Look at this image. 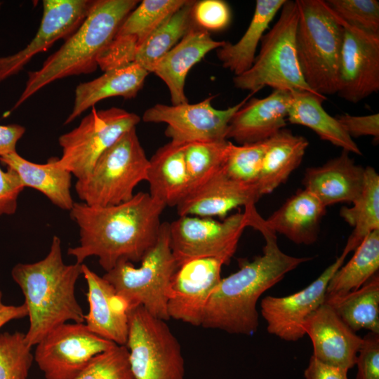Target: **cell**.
Here are the masks:
<instances>
[{
  "instance_id": "obj_1",
  "label": "cell",
  "mask_w": 379,
  "mask_h": 379,
  "mask_svg": "<svg viewBox=\"0 0 379 379\" xmlns=\"http://www.w3.org/2000/svg\"><path fill=\"white\" fill-rule=\"evenodd\" d=\"M164 208L142 192L113 206L74 202L69 215L79 227V242L67 254L79 264L95 256L105 272L121 260L141 261L157 240Z\"/></svg>"
},
{
  "instance_id": "obj_2",
  "label": "cell",
  "mask_w": 379,
  "mask_h": 379,
  "mask_svg": "<svg viewBox=\"0 0 379 379\" xmlns=\"http://www.w3.org/2000/svg\"><path fill=\"white\" fill-rule=\"evenodd\" d=\"M248 227L258 230L265 240L263 253L220 279L204 309L201 326L232 334L251 335L258 327L256 304L261 295L282 280L289 272L312 257H294L279 248L276 233L264 223L255 206L246 209Z\"/></svg>"
},
{
  "instance_id": "obj_3",
  "label": "cell",
  "mask_w": 379,
  "mask_h": 379,
  "mask_svg": "<svg viewBox=\"0 0 379 379\" xmlns=\"http://www.w3.org/2000/svg\"><path fill=\"white\" fill-rule=\"evenodd\" d=\"M82 265L63 262L61 240L54 236L44 259L18 263L13 267L11 276L23 293L27 310L29 326L25 336L31 347L68 321H85V314L75 295Z\"/></svg>"
},
{
  "instance_id": "obj_4",
  "label": "cell",
  "mask_w": 379,
  "mask_h": 379,
  "mask_svg": "<svg viewBox=\"0 0 379 379\" xmlns=\"http://www.w3.org/2000/svg\"><path fill=\"white\" fill-rule=\"evenodd\" d=\"M138 4V0H93L76 31L46 58L40 69L28 72L25 88L8 114L56 80L95 72L100 55Z\"/></svg>"
},
{
  "instance_id": "obj_5",
  "label": "cell",
  "mask_w": 379,
  "mask_h": 379,
  "mask_svg": "<svg viewBox=\"0 0 379 379\" xmlns=\"http://www.w3.org/2000/svg\"><path fill=\"white\" fill-rule=\"evenodd\" d=\"M295 2V49L303 79L318 95L336 94L343 26L324 0Z\"/></svg>"
},
{
  "instance_id": "obj_6",
  "label": "cell",
  "mask_w": 379,
  "mask_h": 379,
  "mask_svg": "<svg viewBox=\"0 0 379 379\" xmlns=\"http://www.w3.org/2000/svg\"><path fill=\"white\" fill-rule=\"evenodd\" d=\"M298 21L295 1L286 0L278 20L262 36L259 53L252 66L233 78L235 88L253 93L267 86L274 90L317 94L305 81L298 61L295 49Z\"/></svg>"
},
{
  "instance_id": "obj_7",
  "label": "cell",
  "mask_w": 379,
  "mask_h": 379,
  "mask_svg": "<svg viewBox=\"0 0 379 379\" xmlns=\"http://www.w3.org/2000/svg\"><path fill=\"white\" fill-rule=\"evenodd\" d=\"M177 268L170 246L169 222H164L157 241L142 257L139 267L121 260L102 277L126 302L128 310L140 305L153 317L167 321V293Z\"/></svg>"
},
{
  "instance_id": "obj_8",
  "label": "cell",
  "mask_w": 379,
  "mask_h": 379,
  "mask_svg": "<svg viewBox=\"0 0 379 379\" xmlns=\"http://www.w3.org/2000/svg\"><path fill=\"white\" fill-rule=\"evenodd\" d=\"M148 168L149 159L133 128L101 155L86 179L77 180L75 191L89 206L117 205L133 197L135 187L147 180Z\"/></svg>"
},
{
  "instance_id": "obj_9",
  "label": "cell",
  "mask_w": 379,
  "mask_h": 379,
  "mask_svg": "<svg viewBox=\"0 0 379 379\" xmlns=\"http://www.w3.org/2000/svg\"><path fill=\"white\" fill-rule=\"evenodd\" d=\"M128 319L126 346L135 379H184L181 347L166 321L140 305L128 310Z\"/></svg>"
},
{
  "instance_id": "obj_10",
  "label": "cell",
  "mask_w": 379,
  "mask_h": 379,
  "mask_svg": "<svg viewBox=\"0 0 379 379\" xmlns=\"http://www.w3.org/2000/svg\"><path fill=\"white\" fill-rule=\"evenodd\" d=\"M140 121L136 114L124 109L93 107L76 128L59 137V164L77 180L86 179L101 155Z\"/></svg>"
},
{
  "instance_id": "obj_11",
  "label": "cell",
  "mask_w": 379,
  "mask_h": 379,
  "mask_svg": "<svg viewBox=\"0 0 379 379\" xmlns=\"http://www.w3.org/2000/svg\"><path fill=\"white\" fill-rule=\"evenodd\" d=\"M246 227L248 220L245 211L222 222L211 218L179 216L169 223L170 246L178 267L201 258H219L228 264Z\"/></svg>"
},
{
  "instance_id": "obj_12",
  "label": "cell",
  "mask_w": 379,
  "mask_h": 379,
  "mask_svg": "<svg viewBox=\"0 0 379 379\" xmlns=\"http://www.w3.org/2000/svg\"><path fill=\"white\" fill-rule=\"evenodd\" d=\"M115 345L84 323H65L36 345L34 359L46 379H74L93 357Z\"/></svg>"
},
{
  "instance_id": "obj_13",
  "label": "cell",
  "mask_w": 379,
  "mask_h": 379,
  "mask_svg": "<svg viewBox=\"0 0 379 379\" xmlns=\"http://www.w3.org/2000/svg\"><path fill=\"white\" fill-rule=\"evenodd\" d=\"M253 94L251 93L238 104L225 109L212 106L213 96L194 104H156L144 112L142 120L147 123H165V135L174 142L222 141L227 140L228 125L234 113Z\"/></svg>"
},
{
  "instance_id": "obj_14",
  "label": "cell",
  "mask_w": 379,
  "mask_h": 379,
  "mask_svg": "<svg viewBox=\"0 0 379 379\" xmlns=\"http://www.w3.org/2000/svg\"><path fill=\"white\" fill-rule=\"evenodd\" d=\"M339 20L344 33L336 94L357 103L379 90V34Z\"/></svg>"
},
{
  "instance_id": "obj_15",
  "label": "cell",
  "mask_w": 379,
  "mask_h": 379,
  "mask_svg": "<svg viewBox=\"0 0 379 379\" xmlns=\"http://www.w3.org/2000/svg\"><path fill=\"white\" fill-rule=\"evenodd\" d=\"M346 257L341 254L317 279L297 293L264 298L260 303L261 314L268 333L286 341L295 342L304 337L306 320L324 303L328 284Z\"/></svg>"
},
{
  "instance_id": "obj_16",
  "label": "cell",
  "mask_w": 379,
  "mask_h": 379,
  "mask_svg": "<svg viewBox=\"0 0 379 379\" xmlns=\"http://www.w3.org/2000/svg\"><path fill=\"white\" fill-rule=\"evenodd\" d=\"M224 261L201 258L186 261L174 273L167 293L168 316L192 326L201 325L208 300L221 279Z\"/></svg>"
},
{
  "instance_id": "obj_17",
  "label": "cell",
  "mask_w": 379,
  "mask_h": 379,
  "mask_svg": "<svg viewBox=\"0 0 379 379\" xmlns=\"http://www.w3.org/2000/svg\"><path fill=\"white\" fill-rule=\"evenodd\" d=\"M91 0H44L39 29L20 51L0 57V83L18 74L38 53L47 51L59 39H67L86 17Z\"/></svg>"
},
{
  "instance_id": "obj_18",
  "label": "cell",
  "mask_w": 379,
  "mask_h": 379,
  "mask_svg": "<svg viewBox=\"0 0 379 379\" xmlns=\"http://www.w3.org/2000/svg\"><path fill=\"white\" fill-rule=\"evenodd\" d=\"M187 1H142L119 27L100 55L98 67L105 72L133 63L138 50L152 32Z\"/></svg>"
},
{
  "instance_id": "obj_19",
  "label": "cell",
  "mask_w": 379,
  "mask_h": 379,
  "mask_svg": "<svg viewBox=\"0 0 379 379\" xmlns=\"http://www.w3.org/2000/svg\"><path fill=\"white\" fill-rule=\"evenodd\" d=\"M304 329L312 340V356L317 360L347 371L356 365L362 338L326 303H323L308 317Z\"/></svg>"
},
{
  "instance_id": "obj_20",
  "label": "cell",
  "mask_w": 379,
  "mask_h": 379,
  "mask_svg": "<svg viewBox=\"0 0 379 379\" xmlns=\"http://www.w3.org/2000/svg\"><path fill=\"white\" fill-rule=\"evenodd\" d=\"M291 99V92L284 90L262 98L251 97L232 117L226 138L238 145L268 140L286 126Z\"/></svg>"
},
{
  "instance_id": "obj_21",
  "label": "cell",
  "mask_w": 379,
  "mask_h": 379,
  "mask_svg": "<svg viewBox=\"0 0 379 379\" xmlns=\"http://www.w3.org/2000/svg\"><path fill=\"white\" fill-rule=\"evenodd\" d=\"M256 185H245L229 178L221 167L192 190L176 206L179 216H225L239 206L255 204L260 199Z\"/></svg>"
},
{
  "instance_id": "obj_22",
  "label": "cell",
  "mask_w": 379,
  "mask_h": 379,
  "mask_svg": "<svg viewBox=\"0 0 379 379\" xmlns=\"http://www.w3.org/2000/svg\"><path fill=\"white\" fill-rule=\"evenodd\" d=\"M82 274L87 283L89 312L85 314L87 328L95 335L126 345L128 333L126 302L102 277L83 263Z\"/></svg>"
},
{
  "instance_id": "obj_23",
  "label": "cell",
  "mask_w": 379,
  "mask_h": 379,
  "mask_svg": "<svg viewBox=\"0 0 379 379\" xmlns=\"http://www.w3.org/2000/svg\"><path fill=\"white\" fill-rule=\"evenodd\" d=\"M364 174L365 168L343 150L324 164L307 168L302 185L327 207L336 203H352L357 198L363 188Z\"/></svg>"
},
{
  "instance_id": "obj_24",
  "label": "cell",
  "mask_w": 379,
  "mask_h": 379,
  "mask_svg": "<svg viewBox=\"0 0 379 379\" xmlns=\"http://www.w3.org/2000/svg\"><path fill=\"white\" fill-rule=\"evenodd\" d=\"M208 32L194 25L182 39L157 63L154 73L167 86L172 105L188 102L185 93L187 75L208 53L221 47Z\"/></svg>"
},
{
  "instance_id": "obj_25",
  "label": "cell",
  "mask_w": 379,
  "mask_h": 379,
  "mask_svg": "<svg viewBox=\"0 0 379 379\" xmlns=\"http://www.w3.org/2000/svg\"><path fill=\"white\" fill-rule=\"evenodd\" d=\"M185 144L170 141L149 159V195L165 207L177 206L191 190L185 159Z\"/></svg>"
},
{
  "instance_id": "obj_26",
  "label": "cell",
  "mask_w": 379,
  "mask_h": 379,
  "mask_svg": "<svg viewBox=\"0 0 379 379\" xmlns=\"http://www.w3.org/2000/svg\"><path fill=\"white\" fill-rule=\"evenodd\" d=\"M326 207L311 192L300 189L274 211L264 223L297 244H314Z\"/></svg>"
},
{
  "instance_id": "obj_27",
  "label": "cell",
  "mask_w": 379,
  "mask_h": 379,
  "mask_svg": "<svg viewBox=\"0 0 379 379\" xmlns=\"http://www.w3.org/2000/svg\"><path fill=\"white\" fill-rule=\"evenodd\" d=\"M59 158L53 157L45 164H35L22 157L17 152L0 157L7 168L19 176L24 186L44 194L53 204L70 211L74 201L71 194L72 173L62 167Z\"/></svg>"
},
{
  "instance_id": "obj_28",
  "label": "cell",
  "mask_w": 379,
  "mask_h": 379,
  "mask_svg": "<svg viewBox=\"0 0 379 379\" xmlns=\"http://www.w3.org/2000/svg\"><path fill=\"white\" fill-rule=\"evenodd\" d=\"M148 72L138 65H130L105 71L99 77L79 84L75 89L74 106L65 124L72 122L99 101L111 97L134 98L142 88Z\"/></svg>"
},
{
  "instance_id": "obj_29",
  "label": "cell",
  "mask_w": 379,
  "mask_h": 379,
  "mask_svg": "<svg viewBox=\"0 0 379 379\" xmlns=\"http://www.w3.org/2000/svg\"><path fill=\"white\" fill-rule=\"evenodd\" d=\"M262 168L256 184L259 196L272 193L286 182L300 164L309 145L307 139L283 128L266 140Z\"/></svg>"
},
{
  "instance_id": "obj_30",
  "label": "cell",
  "mask_w": 379,
  "mask_h": 379,
  "mask_svg": "<svg viewBox=\"0 0 379 379\" xmlns=\"http://www.w3.org/2000/svg\"><path fill=\"white\" fill-rule=\"evenodd\" d=\"M292 99L287 121L312 129L324 140L348 152L361 155L354 140L346 133L335 117L326 112L322 106L326 97L307 91L291 92Z\"/></svg>"
},
{
  "instance_id": "obj_31",
  "label": "cell",
  "mask_w": 379,
  "mask_h": 379,
  "mask_svg": "<svg viewBox=\"0 0 379 379\" xmlns=\"http://www.w3.org/2000/svg\"><path fill=\"white\" fill-rule=\"evenodd\" d=\"M286 0H257L252 19L241 39L225 44L217 49V57L224 68L238 76L253 64L256 50L270 22Z\"/></svg>"
},
{
  "instance_id": "obj_32",
  "label": "cell",
  "mask_w": 379,
  "mask_h": 379,
  "mask_svg": "<svg viewBox=\"0 0 379 379\" xmlns=\"http://www.w3.org/2000/svg\"><path fill=\"white\" fill-rule=\"evenodd\" d=\"M324 302L354 332L365 328L379 333L378 272L355 291L343 295H326Z\"/></svg>"
},
{
  "instance_id": "obj_33",
  "label": "cell",
  "mask_w": 379,
  "mask_h": 379,
  "mask_svg": "<svg viewBox=\"0 0 379 379\" xmlns=\"http://www.w3.org/2000/svg\"><path fill=\"white\" fill-rule=\"evenodd\" d=\"M352 204L340 211V216L353 227L342 253L346 256L371 232L379 230V175L373 167H365L361 192Z\"/></svg>"
},
{
  "instance_id": "obj_34",
  "label": "cell",
  "mask_w": 379,
  "mask_h": 379,
  "mask_svg": "<svg viewBox=\"0 0 379 379\" xmlns=\"http://www.w3.org/2000/svg\"><path fill=\"white\" fill-rule=\"evenodd\" d=\"M194 2L187 0L182 7L163 21L140 48L133 62L148 73L153 72L160 60L194 25L192 18Z\"/></svg>"
},
{
  "instance_id": "obj_35",
  "label": "cell",
  "mask_w": 379,
  "mask_h": 379,
  "mask_svg": "<svg viewBox=\"0 0 379 379\" xmlns=\"http://www.w3.org/2000/svg\"><path fill=\"white\" fill-rule=\"evenodd\" d=\"M352 258L330 279L326 295H343L359 288L379 269V230L371 232L354 251Z\"/></svg>"
},
{
  "instance_id": "obj_36",
  "label": "cell",
  "mask_w": 379,
  "mask_h": 379,
  "mask_svg": "<svg viewBox=\"0 0 379 379\" xmlns=\"http://www.w3.org/2000/svg\"><path fill=\"white\" fill-rule=\"evenodd\" d=\"M266 140L235 145L229 141L221 168L231 179L248 185H256L266 149Z\"/></svg>"
},
{
  "instance_id": "obj_37",
  "label": "cell",
  "mask_w": 379,
  "mask_h": 379,
  "mask_svg": "<svg viewBox=\"0 0 379 379\" xmlns=\"http://www.w3.org/2000/svg\"><path fill=\"white\" fill-rule=\"evenodd\" d=\"M228 142L225 140L185 144V159L191 182V190L206 181L221 167Z\"/></svg>"
},
{
  "instance_id": "obj_38",
  "label": "cell",
  "mask_w": 379,
  "mask_h": 379,
  "mask_svg": "<svg viewBox=\"0 0 379 379\" xmlns=\"http://www.w3.org/2000/svg\"><path fill=\"white\" fill-rule=\"evenodd\" d=\"M25 333L0 334V379H27L34 355Z\"/></svg>"
},
{
  "instance_id": "obj_39",
  "label": "cell",
  "mask_w": 379,
  "mask_h": 379,
  "mask_svg": "<svg viewBox=\"0 0 379 379\" xmlns=\"http://www.w3.org/2000/svg\"><path fill=\"white\" fill-rule=\"evenodd\" d=\"M74 379H135L127 347L115 345L95 355Z\"/></svg>"
},
{
  "instance_id": "obj_40",
  "label": "cell",
  "mask_w": 379,
  "mask_h": 379,
  "mask_svg": "<svg viewBox=\"0 0 379 379\" xmlns=\"http://www.w3.org/2000/svg\"><path fill=\"white\" fill-rule=\"evenodd\" d=\"M325 4L341 21L379 34V1L377 0H326Z\"/></svg>"
},
{
  "instance_id": "obj_41",
  "label": "cell",
  "mask_w": 379,
  "mask_h": 379,
  "mask_svg": "<svg viewBox=\"0 0 379 379\" xmlns=\"http://www.w3.org/2000/svg\"><path fill=\"white\" fill-rule=\"evenodd\" d=\"M231 18L228 4L222 0L195 1L192 10L194 25L208 32L225 29Z\"/></svg>"
},
{
  "instance_id": "obj_42",
  "label": "cell",
  "mask_w": 379,
  "mask_h": 379,
  "mask_svg": "<svg viewBox=\"0 0 379 379\" xmlns=\"http://www.w3.org/2000/svg\"><path fill=\"white\" fill-rule=\"evenodd\" d=\"M356 364V379H379V333L368 332L362 338Z\"/></svg>"
},
{
  "instance_id": "obj_43",
  "label": "cell",
  "mask_w": 379,
  "mask_h": 379,
  "mask_svg": "<svg viewBox=\"0 0 379 379\" xmlns=\"http://www.w3.org/2000/svg\"><path fill=\"white\" fill-rule=\"evenodd\" d=\"M18 175L12 169L0 168V215H13L18 207V199L24 189Z\"/></svg>"
},
{
  "instance_id": "obj_44",
  "label": "cell",
  "mask_w": 379,
  "mask_h": 379,
  "mask_svg": "<svg viewBox=\"0 0 379 379\" xmlns=\"http://www.w3.org/2000/svg\"><path fill=\"white\" fill-rule=\"evenodd\" d=\"M335 117L352 139L369 135L373 136L375 140H378V113L362 116L343 114Z\"/></svg>"
},
{
  "instance_id": "obj_45",
  "label": "cell",
  "mask_w": 379,
  "mask_h": 379,
  "mask_svg": "<svg viewBox=\"0 0 379 379\" xmlns=\"http://www.w3.org/2000/svg\"><path fill=\"white\" fill-rule=\"evenodd\" d=\"M347 370L324 364L312 356L305 371V379H348Z\"/></svg>"
},
{
  "instance_id": "obj_46",
  "label": "cell",
  "mask_w": 379,
  "mask_h": 379,
  "mask_svg": "<svg viewBox=\"0 0 379 379\" xmlns=\"http://www.w3.org/2000/svg\"><path fill=\"white\" fill-rule=\"evenodd\" d=\"M25 133L18 124L0 125V157L16 152V145Z\"/></svg>"
},
{
  "instance_id": "obj_47",
  "label": "cell",
  "mask_w": 379,
  "mask_h": 379,
  "mask_svg": "<svg viewBox=\"0 0 379 379\" xmlns=\"http://www.w3.org/2000/svg\"><path fill=\"white\" fill-rule=\"evenodd\" d=\"M26 316L27 310L24 303L20 305L4 304L2 300V292L0 291V328L12 320L22 319Z\"/></svg>"
},
{
  "instance_id": "obj_48",
  "label": "cell",
  "mask_w": 379,
  "mask_h": 379,
  "mask_svg": "<svg viewBox=\"0 0 379 379\" xmlns=\"http://www.w3.org/2000/svg\"><path fill=\"white\" fill-rule=\"evenodd\" d=\"M1 4H2V2H1V1H0V7H1Z\"/></svg>"
}]
</instances>
